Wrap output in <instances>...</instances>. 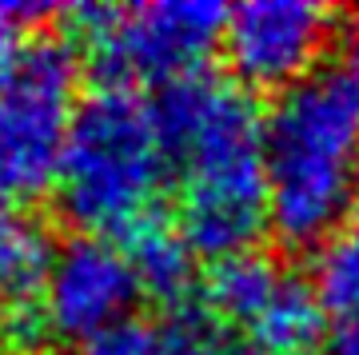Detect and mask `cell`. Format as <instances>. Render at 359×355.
Masks as SVG:
<instances>
[{
  "mask_svg": "<svg viewBox=\"0 0 359 355\" xmlns=\"http://www.w3.org/2000/svg\"><path fill=\"white\" fill-rule=\"evenodd\" d=\"M168 172L180 180L176 228L192 255L212 264L252 252L268 228L264 112L244 84L196 72L152 100Z\"/></svg>",
  "mask_w": 359,
  "mask_h": 355,
  "instance_id": "6da1fadb",
  "label": "cell"
},
{
  "mask_svg": "<svg viewBox=\"0 0 359 355\" xmlns=\"http://www.w3.org/2000/svg\"><path fill=\"white\" fill-rule=\"evenodd\" d=\"M268 224L292 248H316L359 192V56H327L283 88L264 116Z\"/></svg>",
  "mask_w": 359,
  "mask_h": 355,
  "instance_id": "7a4b0ae2",
  "label": "cell"
},
{
  "mask_svg": "<svg viewBox=\"0 0 359 355\" xmlns=\"http://www.w3.org/2000/svg\"><path fill=\"white\" fill-rule=\"evenodd\" d=\"M168 180L152 104L132 88L104 84L84 96L60 156V208L92 236H128L156 216Z\"/></svg>",
  "mask_w": 359,
  "mask_h": 355,
  "instance_id": "3957f363",
  "label": "cell"
},
{
  "mask_svg": "<svg viewBox=\"0 0 359 355\" xmlns=\"http://www.w3.org/2000/svg\"><path fill=\"white\" fill-rule=\"evenodd\" d=\"M92 68L104 84H176L204 72L208 56L224 44L228 8L216 0H152L128 8H72Z\"/></svg>",
  "mask_w": 359,
  "mask_h": 355,
  "instance_id": "277c9868",
  "label": "cell"
},
{
  "mask_svg": "<svg viewBox=\"0 0 359 355\" xmlns=\"http://www.w3.org/2000/svg\"><path fill=\"white\" fill-rule=\"evenodd\" d=\"M76 56L65 40L28 44L16 76L0 88V216L40 200L60 176L72 124Z\"/></svg>",
  "mask_w": 359,
  "mask_h": 355,
  "instance_id": "5b68a950",
  "label": "cell"
},
{
  "mask_svg": "<svg viewBox=\"0 0 359 355\" xmlns=\"http://www.w3.org/2000/svg\"><path fill=\"white\" fill-rule=\"evenodd\" d=\"M339 13L320 0H248L228 13L224 56L244 88H292L332 52Z\"/></svg>",
  "mask_w": 359,
  "mask_h": 355,
  "instance_id": "8992f818",
  "label": "cell"
},
{
  "mask_svg": "<svg viewBox=\"0 0 359 355\" xmlns=\"http://www.w3.org/2000/svg\"><path fill=\"white\" fill-rule=\"evenodd\" d=\"M140 300L124 248L104 236H76L52 252L48 276L40 283V316L48 335L84 343L88 335L128 319Z\"/></svg>",
  "mask_w": 359,
  "mask_h": 355,
  "instance_id": "52a82bcc",
  "label": "cell"
},
{
  "mask_svg": "<svg viewBox=\"0 0 359 355\" xmlns=\"http://www.w3.org/2000/svg\"><path fill=\"white\" fill-rule=\"evenodd\" d=\"M287 276H292L287 267H280L271 255L256 252V248L216 260L204 283V307L224 328H240L248 335L271 307V300L280 295Z\"/></svg>",
  "mask_w": 359,
  "mask_h": 355,
  "instance_id": "ba28073f",
  "label": "cell"
},
{
  "mask_svg": "<svg viewBox=\"0 0 359 355\" xmlns=\"http://www.w3.org/2000/svg\"><path fill=\"white\" fill-rule=\"evenodd\" d=\"M124 255L132 264V276L140 283V292L164 300V304H184V292L192 283V248L184 243L176 224H168L160 212L144 220L140 228L124 236Z\"/></svg>",
  "mask_w": 359,
  "mask_h": 355,
  "instance_id": "9c48e42d",
  "label": "cell"
},
{
  "mask_svg": "<svg viewBox=\"0 0 359 355\" xmlns=\"http://www.w3.org/2000/svg\"><path fill=\"white\" fill-rule=\"evenodd\" d=\"M323 307L311 283L292 272L259 323L248 331V340L256 343V355H304L323 340Z\"/></svg>",
  "mask_w": 359,
  "mask_h": 355,
  "instance_id": "30bf717a",
  "label": "cell"
},
{
  "mask_svg": "<svg viewBox=\"0 0 359 355\" xmlns=\"http://www.w3.org/2000/svg\"><path fill=\"white\" fill-rule=\"evenodd\" d=\"M52 248L40 224L25 220L20 212L0 216V300L28 304L40 292V283L48 276Z\"/></svg>",
  "mask_w": 359,
  "mask_h": 355,
  "instance_id": "8fae6325",
  "label": "cell"
},
{
  "mask_svg": "<svg viewBox=\"0 0 359 355\" xmlns=\"http://www.w3.org/2000/svg\"><path fill=\"white\" fill-rule=\"evenodd\" d=\"M308 283L320 307L335 319L359 312V220H344L327 240L316 243Z\"/></svg>",
  "mask_w": 359,
  "mask_h": 355,
  "instance_id": "7c38bea8",
  "label": "cell"
},
{
  "mask_svg": "<svg viewBox=\"0 0 359 355\" xmlns=\"http://www.w3.org/2000/svg\"><path fill=\"white\" fill-rule=\"evenodd\" d=\"M152 355H231V335L204 304H176L152 328Z\"/></svg>",
  "mask_w": 359,
  "mask_h": 355,
  "instance_id": "4fadbf2b",
  "label": "cell"
},
{
  "mask_svg": "<svg viewBox=\"0 0 359 355\" xmlns=\"http://www.w3.org/2000/svg\"><path fill=\"white\" fill-rule=\"evenodd\" d=\"M52 13V8H32V4H0V88L16 76V68L25 60V28L36 16Z\"/></svg>",
  "mask_w": 359,
  "mask_h": 355,
  "instance_id": "5bb4252c",
  "label": "cell"
},
{
  "mask_svg": "<svg viewBox=\"0 0 359 355\" xmlns=\"http://www.w3.org/2000/svg\"><path fill=\"white\" fill-rule=\"evenodd\" d=\"M76 355H152V328L140 319H120L76 343Z\"/></svg>",
  "mask_w": 359,
  "mask_h": 355,
  "instance_id": "9a60e30c",
  "label": "cell"
},
{
  "mask_svg": "<svg viewBox=\"0 0 359 355\" xmlns=\"http://www.w3.org/2000/svg\"><path fill=\"white\" fill-rule=\"evenodd\" d=\"M320 355H359V312L355 316H339L323 331Z\"/></svg>",
  "mask_w": 359,
  "mask_h": 355,
  "instance_id": "2e32d148",
  "label": "cell"
},
{
  "mask_svg": "<svg viewBox=\"0 0 359 355\" xmlns=\"http://www.w3.org/2000/svg\"><path fill=\"white\" fill-rule=\"evenodd\" d=\"M4 343L8 340H4V323H0V355H4Z\"/></svg>",
  "mask_w": 359,
  "mask_h": 355,
  "instance_id": "e0dca14e",
  "label": "cell"
}]
</instances>
